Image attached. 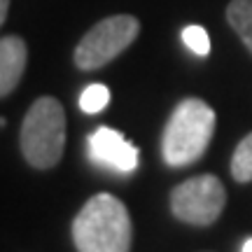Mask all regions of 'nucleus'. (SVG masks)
<instances>
[{
	"label": "nucleus",
	"mask_w": 252,
	"mask_h": 252,
	"mask_svg": "<svg viewBox=\"0 0 252 252\" xmlns=\"http://www.w3.org/2000/svg\"><path fill=\"white\" fill-rule=\"evenodd\" d=\"M72 241L77 252H128L133 224L126 206L105 191L91 196L72 220Z\"/></svg>",
	"instance_id": "1"
},
{
	"label": "nucleus",
	"mask_w": 252,
	"mask_h": 252,
	"mask_svg": "<svg viewBox=\"0 0 252 252\" xmlns=\"http://www.w3.org/2000/svg\"><path fill=\"white\" fill-rule=\"evenodd\" d=\"M226 206V189L215 175H196L171 191V213L191 226H210Z\"/></svg>",
	"instance_id": "5"
},
{
	"label": "nucleus",
	"mask_w": 252,
	"mask_h": 252,
	"mask_svg": "<svg viewBox=\"0 0 252 252\" xmlns=\"http://www.w3.org/2000/svg\"><path fill=\"white\" fill-rule=\"evenodd\" d=\"M140 33V21L131 14H115L100 19L96 26L75 47V65L80 70H96L117 59L126 47L135 42Z\"/></svg>",
	"instance_id": "4"
},
{
	"label": "nucleus",
	"mask_w": 252,
	"mask_h": 252,
	"mask_svg": "<svg viewBox=\"0 0 252 252\" xmlns=\"http://www.w3.org/2000/svg\"><path fill=\"white\" fill-rule=\"evenodd\" d=\"M89 157L103 168L119 173H133L138 166V147L108 126H98L89 135Z\"/></svg>",
	"instance_id": "6"
},
{
	"label": "nucleus",
	"mask_w": 252,
	"mask_h": 252,
	"mask_svg": "<svg viewBox=\"0 0 252 252\" xmlns=\"http://www.w3.org/2000/svg\"><path fill=\"white\" fill-rule=\"evenodd\" d=\"M182 40L198 56H208V52H210V37H208V31L203 26H187L182 31Z\"/></svg>",
	"instance_id": "11"
},
{
	"label": "nucleus",
	"mask_w": 252,
	"mask_h": 252,
	"mask_svg": "<svg viewBox=\"0 0 252 252\" xmlns=\"http://www.w3.org/2000/svg\"><path fill=\"white\" fill-rule=\"evenodd\" d=\"M28 49L19 35L0 37V98L9 96L19 87L26 70Z\"/></svg>",
	"instance_id": "7"
},
{
	"label": "nucleus",
	"mask_w": 252,
	"mask_h": 252,
	"mask_svg": "<svg viewBox=\"0 0 252 252\" xmlns=\"http://www.w3.org/2000/svg\"><path fill=\"white\" fill-rule=\"evenodd\" d=\"M110 103V89L105 84H89L80 96V108L87 115H96Z\"/></svg>",
	"instance_id": "10"
},
{
	"label": "nucleus",
	"mask_w": 252,
	"mask_h": 252,
	"mask_svg": "<svg viewBox=\"0 0 252 252\" xmlns=\"http://www.w3.org/2000/svg\"><path fill=\"white\" fill-rule=\"evenodd\" d=\"M241 252H252V238H248V241H245L243 243V250Z\"/></svg>",
	"instance_id": "13"
},
{
	"label": "nucleus",
	"mask_w": 252,
	"mask_h": 252,
	"mask_svg": "<svg viewBox=\"0 0 252 252\" xmlns=\"http://www.w3.org/2000/svg\"><path fill=\"white\" fill-rule=\"evenodd\" d=\"M231 175L236 182L252 180V133H248L236 145L234 157H231Z\"/></svg>",
	"instance_id": "9"
},
{
	"label": "nucleus",
	"mask_w": 252,
	"mask_h": 252,
	"mask_svg": "<svg viewBox=\"0 0 252 252\" xmlns=\"http://www.w3.org/2000/svg\"><path fill=\"white\" fill-rule=\"evenodd\" d=\"M7 9H9V0H0V26L5 24V17H7Z\"/></svg>",
	"instance_id": "12"
},
{
	"label": "nucleus",
	"mask_w": 252,
	"mask_h": 252,
	"mask_svg": "<svg viewBox=\"0 0 252 252\" xmlns=\"http://www.w3.org/2000/svg\"><path fill=\"white\" fill-rule=\"evenodd\" d=\"M19 143L24 159L33 168H54L65 147V112L61 103L52 96H40L24 117Z\"/></svg>",
	"instance_id": "3"
},
{
	"label": "nucleus",
	"mask_w": 252,
	"mask_h": 252,
	"mask_svg": "<svg viewBox=\"0 0 252 252\" xmlns=\"http://www.w3.org/2000/svg\"><path fill=\"white\" fill-rule=\"evenodd\" d=\"M226 21L252 54V0H231L226 7Z\"/></svg>",
	"instance_id": "8"
},
{
	"label": "nucleus",
	"mask_w": 252,
	"mask_h": 252,
	"mask_svg": "<svg viewBox=\"0 0 252 252\" xmlns=\"http://www.w3.org/2000/svg\"><path fill=\"white\" fill-rule=\"evenodd\" d=\"M215 133V110L201 98L180 100L166 122L161 138L163 161L182 168L198 161Z\"/></svg>",
	"instance_id": "2"
}]
</instances>
